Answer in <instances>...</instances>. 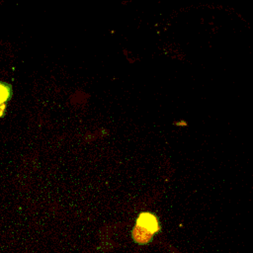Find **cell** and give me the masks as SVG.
<instances>
[{"mask_svg":"<svg viewBox=\"0 0 253 253\" xmlns=\"http://www.w3.org/2000/svg\"><path fill=\"white\" fill-rule=\"evenodd\" d=\"M174 125H176V126H187L188 124L185 121H178V122H175Z\"/></svg>","mask_w":253,"mask_h":253,"instance_id":"cell-4","label":"cell"},{"mask_svg":"<svg viewBox=\"0 0 253 253\" xmlns=\"http://www.w3.org/2000/svg\"><path fill=\"white\" fill-rule=\"evenodd\" d=\"M13 95V87L11 84L0 81V106L8 102Z\"/></svg>","mask_w":253,"mask_h":253,"instance_id":"cell-3","label":"cell"},{"mask_svg":"<svg viewBox=\"0 0 253 253\" xmlns=\"http://www.w3.org/2000/svg\"><path fill=\"white\" fill-rule=\"evenodd\" d=\"M153 236H154L153 234L149 233L148 231H146L145 229H143L137 225H134L131 230V237H132L133 241L140 245H144V244L151 242L153 239Z\"/></svg>","mask_w":253,"mask_h":253,"instance_id":"cell-2","label":"cell"},{"mask_svg":"<svg viewBox=\"0 0 253 253\" xmlns=\"http://www.w3.org/2000/svg\"><path fill=\"white\" fill-rule=\"evenodd\" d=\"M135 225L145 229L151 234H156L161 230V225L158 217L149 211H142L138 214Z\"/></svg>","mask_w":253,"mask_h":253,"instance_id":"cell-1","label":"cell"}]
</instances>
